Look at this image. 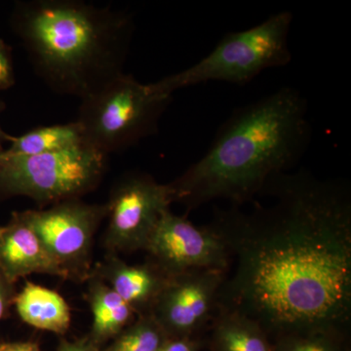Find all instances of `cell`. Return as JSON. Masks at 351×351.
Returning a JSON list of instances; mask_svg holds the SVG:
<instances>
[{
	"mask_svg": "<svg viewBox=\"0 0 351 351\" xmlns=\"http://www.w3.org/2000/svg\"><path fill=\"white\" fill-rule=\"evenodd\" d=\"M226 271L195 270L171 277L152 315L169 338L205 336L218 311Z\"/></svg>",
	"mask_w": 351,
	"mask_h": 351,
	"instance_id": "obj_10",
	"label": "cell"
},
{
	"mask_svg": "<svg viewBox=\"0 0 351 351\" xmlns=\"http://www.w3.org/2000/svg\"><path fill=\"white\" fill-rule=\"evenodd\" d=\"M258 196L269 202L215 215L212 225L230 252L219 308L255 320L272 343L321 330L350 332L348 184L298 171L274 176Z\"/></svg>",
	"mask_w": 351,
	"mask_h": 351,
	"instance_id": "obj_1",
	"label": "cell"
},
{
	"mask_svg": "<svg viewBox=\"0 0 351 351\" xmlns=\"http://www.w3.org/2000/svg\"><path fill=\"white\" fill-rule=\"evenodd\" d=\"M206 334L210 351H274V343L258 323L219 307Z\"/></svg>",
	"mask_w": 351,
	"mask_h": 351,
	"instance_id": "obj_15",
	"label": "cell"
},
{
	"mask_svg": "<svg viewBox=\"0 0 351 351\" xmlns=\"http://www.w3.org/2000/svg\"><path fill=\"white\" fill-rule=\"evenodd\" d=\"M144 252L147 262L168 278L195 270L228 272L230 265L228 243L212 223L196 226L171 208L157 221Z\"/></svg>",
	"mask_w": 351,
	"mask_h": 351,
	"instance_id": "obj_9",
	"label": "cell"
},
{
	"mask_svg": "<svg viewBox=\"0 0 351 351\" xmlns=\"http://www.w3.org/2000/svg\"><path fill=\"white\" fill-rule=\"evenodd\" d=\"M172 99L124 73L80 100L76 121L86 144L108 156L156 135Z\"/></svg>",
	"mask_w": 351,
	"mask_h": 351,
	"instance_id": "obj_5",
	"label": "cell"
},
{
	"mask_svg": "<svg viewBox=\"0 0 351 351\" xmlns=\"http://www.w3.org/2000/svg\"><path fill=\"white\" fill-rule=\"evenodd\" d=\"M20 319L36 329L64 336L71 324V308L52 289L27 281L14 299Z\"/></svg>",
	"mask_w": 351,
	"mask_h": 351,
	"instance_id": "obj_14",
	"label": "cell"
},
{
	"mask_svg": "<svg viewBox=\"0 0 351 351\" xmlns=\"http://www.w3.org/2000/svg\"><path fill=\"white\" fill-rule=\"evenodd\" d=\"M4 108V104L2 103L1 101H0V112H1V110ZM13 136L9 135V134H7L6 132L3 131V129L1 128V126H0V149H1L2 144H4V143H9L11 141V138H12Z\"/></svg>",
	"mask_w": 351,
	"mask_h": 351,
	"instance_id": "obj_24",
	"label": "cell"
},
{
	"mask_svg": "<svg viewBox=\"0 0 351 351\" xmlns=\"http://www.w3.org/2000/svg\"><path fill=\"white\" fill-rule=\"evenodd\" d=\"M85 300L92 313L87 338L99 348H105L137 318L128 304L99 277L90 274Z\"/></svg>",
	"mask_w": 351,
	"mask_h": 351,
	"instance_id": "obj_13",
	"label": "cell"
},
{
	"mask_svg": "<svg viewBox=\"0 0 351 351\" xmlns=\"http://www.w3.org/2000/svg\"><path fill=\"white\" fill-rule=\"evenodd\" d=\"M292 24L293 14L281 11L249 29L230 32L197 63L152 82V86L173 96L178 90L207 82L247 84L267 69L291 63L289 34Z\"/></svg>",
	"mask_w": 351,
	"mask_h": 351,
	"instance_id": "obj_4",
	"label": "cell"
},
{
	"mask_svg": "<svg viewBox=\"0 0 351 351\" xmlns=\"http://www.w3.org/2000/svg\"><path fill=\"white\" fill-rule=\"evenodd\" d=\"M350 332L321 330L289 335L274 341V351H350Z\"/></svg>",
	"mask_w": 351,
	"mask_h": 351,
	"instance_id": "obj_18",
	"label": "cell"
},
{
	"mask_svg": "<svg viewBox=\"0 0 351 351\" xmlns=\"http://www.w3.org/2000/svg\"><path fill=\"white\" fill-rule=\"evenodd\" d=\"M206 346L205 336L169 338L164 341L158 351H201Z\"/></svg>",
	"mask_w": 351,
	"mask_h": 351,
	"instance_id": "obj_20",
	"label": "cell"
},
{
	"mask_svg": "<svg viewBox=\"0 0 351 351\" xmlns=\"http://www.w3.org/2000/svg\"><path fill=\"white\" fill-rule=\"evenodd\" d=\"M91 274L107 283L137 316L152 313L159 295L169 280L147 261L138 265H129L113 254H108L101 262L94 265Z\"/></svg>",
	"mask_w": 351,
	"mask_h": 351,
	"instance_id": "obj_12",
	"label": "cell"
},
{
	"mask_svg": "<svg viewBox=\"0 0 351 351\" xmlns=\"http://www.w3.org/2000/svg\"><path fill=\"white\" fill-rule=\"evenodd\" d=\"M16 294V284L9 280L8 277L0 269V321L5 317L9 309L13 306Z\"/></svg>",
	"mask_w": 351,
	"mask_h": 351,
	"instance_id": "obj_21",
	"label": "cell"
},
{
	"mask_svg": "<svg viewBox=\"0 0 351 351\" xmlns=\"http://www.w3.org/2000/svg\"><path fill=\"white\" fill-rule=\"evenodd\" d=\"M311 140L306 98L280 88L230 114L204 156L168 182L173 203L191 211L217 199L254 201L271 178L294 169Z\"/></svg>",
	"mask_w": 351,
	"mask_h": 351,
	"instance_id": "obj_2",
	"label": "cell"
},
{
	"mask_svg": "<svg viewBox=\"0 0 351 351\" xmlns=\"http://www.w3.org/2000/svg\"><path fill=\"white\" fill-rule=\"evenodd\" d=\"M8 149L3 152L10 156H38L55 154L78 147L85 142L82 126L77 121L58 125L41 126L23 134L13 136Z\"/></svg>",
	"mask_w": 351,
	"mask_h": 351,
	"instance_id": "obj_16",
	"label": "cell"
},
{
	"mask_svg": "<svg viewBox=\"0 0 351 351\" xmlns=\"http://www.w3.org/2000/svg\"><path fill=\"white\" fill-rule=\"evenodd\" d=\"M57 351H101V348L92 343L86 336L73 341L62 339L57 346Z\"/></svg>",
	"mask_w": 351,
	"mask_h": 351,
	"instance_id": "obj_22",
	"label": "cell"
},
{
	"mask_svg": "<svg viewBox=\"0 0 351 351\" xmlns=\"http://www.w3.org/2000/svg\"><path fill=\"white\" fill-rule=\"evenodd\" d=\"M166 339L167 336L154 316L145 314L137 316L101 351H158Z\"/></svg>",
	"mask_w": 351,
	"mask_h": 351,
	"instance_id": "obj_17",
	"label": "cell"
},
{
	"mask_svg": "<svg viewBox=\"0 0 351 351\" xmlns=\"http://www.w3.org/2000/svg\"><path fill=\"white\" fill-rule=\"evenodd\" d=\"M108 212L107 202L91 204L75 198L25 214L69 280L85 283L93 269L95 235Z\"/></svg>",
	"mask_w": 351,
	"mask_h": 351,
	"instance_id": "obj_7",
	"label": "cell"
},
{
	"mask_svg": "<svg viewBox=\"0 0 351 351\" xmlns=\"http://www.w3.org/2000/svg\"><path fill=\"white\" fill-rule=\"evenodd\" d=\"M173 203L168 184L152 175L132 171L113 184L107 204L104 247L108 254L144 251L157 221Z\"/></svg>",
	"mask_w": 351,
	"mask_h": 351,
	"instance_id": "obj_8",
	"label": "cell"
},
{
	"mask_svg": "<svg viewBox=\"0 0 351 351\" xmlns=\"http://www.w3.org/2000/svg\"><path fill=\"white\" fill-rule=\"evenodd\" d=\"M108 156L88 144L38 156H10L0 149V199L24 196L41 208L82 198L98 188Z\"/></svg>",
	"mask_w": 351,
	"mask_h": 351,
	"instance_id": "obj_6",
	"label": "cell"
},
{
	"mask_svg": "<svg viewBox=\"0 0 351 351\" xmlns=\"http://www.w3.org/2000/svg\"><path fill=\"white\" fill-rule=\"evenodd\" d=\"M0 269L15 284L32 274L68 280L32 228L25 211L14 212L7 225L0 226Z\"/></svg>",
	"mask_w": 351,
	"mask_h": 351,
	"instance_id": "obj_11",
	"label": "cell"
},
{
	"mask_svg": "<svg viewBox=\"0 0 351 351\" xmlns=\"http://www.w3.org/2000/svg\"><path fill=\"white\" fill-rule=\"evenodd\" d=\"M10 25L44 83L80 100L123 75L135 32L130 13L82 0H21Z\"/></svg>",
	"mask_w": 351,
	"mask_h": 351,
	"instance_id": "obj_3",
	"label": "cell"
},
{
	"mask_svg": "<svg viewBox=\"0 0 351 351\" xmlns=\"http://www.w3.org/2000/svg\"><path fill=\"white\" fill-rule=\"evenodd\" d=\"M15 83L12 49L0 38V91L10 89Z\"/></svg>",
	"mask_w": 351,
	"mask_h": 351,
	"instance_id": "obj_19",
	"label": "cell"
},
{
	"mask_svg": "<svg viewBox=\"0 0 351 351\" xmlns=\"http://www.w3.org/2000/svg\"><path fill=\"white\" fill-rule=\"evenodd\" d=\"M0 351H41L36 341H3L0 343Z\"/></svg>",
	"mask_w": 351,
	"mask_h": 351,
	"instance_id": "obj_23",
	"label": "cell"
}]
</instances>
